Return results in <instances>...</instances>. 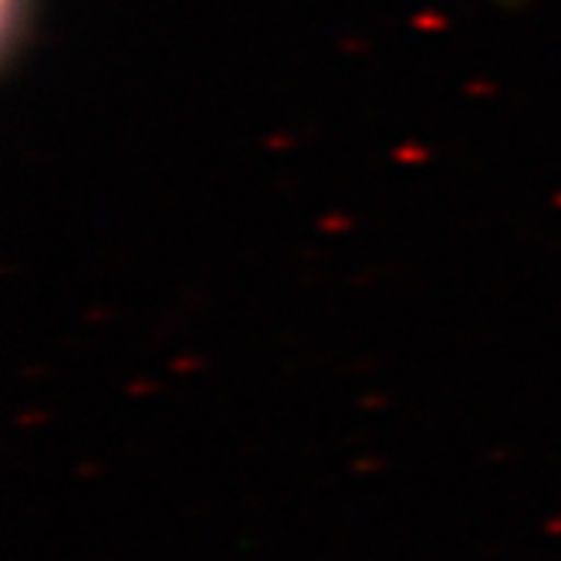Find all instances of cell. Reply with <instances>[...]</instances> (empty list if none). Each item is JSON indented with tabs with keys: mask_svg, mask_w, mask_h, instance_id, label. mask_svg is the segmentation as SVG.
<instances>
[{
	"mask_svg": "<svg viewBox=\"0 0 561 561\" xmlns=\"http://www.w3.org/2000/svg\"><path fill=\"white\" fill-rule=\"evenodd\" d=\"M8 4V42L14 45V31H18V11H21V0H4Z\"/></svg>",
	"mask_w": 561,
	"mask_h": 561,
	"instance_id": "obj_1",
	"label": "cell"
}]
</instances>
